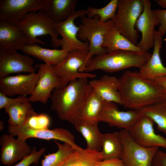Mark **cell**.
<instances>
[{
    "mask_svg": "<svg viewBox=\"0 0 166 166\" xmlns=\"http://www.w3.org/2000/svg\"><path fill=\"white\" fill-rule=\"evenodd\" d=\"M29 99L10 105L4 109L9 116L8 125L20 126L24 125L34 112Z\"/></svg>",
    "mask_w": 166,
    "mask_h": 166,
    "instance_id": "cell-25",
    "label": "cell"
},
{
    "mask_svg": "<svg viewBox=\"0 0 166 166\" xmlns=\"http://www.w3.org/2000/svg\"><path fill=\"white\" fill-rule=\"evenodd\" d=\"M160 102L166 107V92H165L161 97Z\"/></svg>",
    "mask_w": 166,
    "mask_h": 166,
    "instance_id": "cell-41",
    "label": "cell"
},
{
    "mask_svg": "<svg viewBox=\"0 0 166 166\" xmlns=\"http://www.w3.org/2000/svg\"><path fill=\"white\" fill-rule=\"evenodd\" d=\"M160 23L158 31L162 36L166 33V9H157L153 10Z\"/></svg>",
    "mask_w": 166,
    "mask_h": 166,
    "instance_id": "cell-36",
    "label": "cell"
},
{
    "mask_svg": "<svg viewBox=\"0 0 166 166\" xmlns=\"http://www.w3.org/2000/svg\"><path fill=\"white\" fill-rule=\"evenodd\" d=\"M4 128V123L3 121L1 120L0 121V131L3 130Z\"/></svg>",
    "mask_w": 166,
    "mask_h": 166,
    "instance_id": "cell-42",
    "label": "cell"
},
{
    "mask_svg": "<svg viewBox=\"0 0 166 166\" xmlns=\"http://www.w3.org/2000/svg\"><path fill=\"white\" fill-rule=\"evenodd\" d=\"M50 123L48 115L44 113L38 114L34 112L24 125L35 129H49Z\"/></svg>",
    "mask_w": 166,
    "mask_h": 166,
    "instance_id": "cell-33",
    "label": "cell"
},
{
    "mask_svg": "<svg viewBox=\"0 0 166 166\" xmlns=\"http://www.w3.org/2000/svg\"><path fill=\"white\" fill-rule=\"evenodd\" d=\"M102 160L100 152L82 148L74 150L61 166H96Z\"/></svg>",
    "mask_w": 166,
    "mask_h": 166,
    "instance_id": "cell-29",
    "label": "cell"
},
{
    "mask_svg": "<svg viewBox=\"0 0 166 166\" xmlns=\"http://www.w3.org/2000/svg\"><path fill=\"white\" fill-rule=\"evenodd\" d=\"M54 141L58 147L57 151L45 155L41 161L42 166H61L75 150L67 143L61 144L56 140Z\"/></svg>",
    "mask_w": 166,
    "mask_h": 166,
    "instance_id": "cell-30",
    "label": "cell"
},
{
    "mask_svg": "<svg viewBox=\"0 0 166 166\" xmlns=\"http://www.w3.org/2000/svg\"><path fill=\"white\" fill-rule=\"evenodd\" d=\"M77 0H48L43 10L56 23L66 20L76 11Z\"/></svg>",
    "mask_w": 166,
    "mask_h": 166,
    "instance_id": "cell-23",
    "label": "cell"
},
{
    "mask_svg": "<svg viewBox=\"0 0 166 166\" xmlns=\"http://www.w3.org/2000/svg\"><path fill=\"white\" fill-rule=\"evenodd\" d=\"M56 23L51 19L43 10L32 11L26 14L16 25L22 30L27 39V44L36 43L45 45L37 38L38 36L49 35L51 37L52 46H60L59 34Z\"/></svg>",
    "mask_w": 166,
    "mask_h": 166,
    "instance_id": "cell-4",
    "label": "cell"
},
{
    "mask_svg": "<svg viewBox=\"0 0 166 166\" xmlns=\"http://www.w3.org/2000/svg\"><path fill=\"white\" fill-rule=\"evenodd\" d=\"M88 52L77 50L68 52L59 64L53 65L55 74L61 80L60 88L66 86L71 81L80 78H93L95 74L81 73L86 66Z\"/></svg>",
    "mask_w": 166,
    "mask_h": 166,
    "instance_id": "cell-7",
    "label": "cell"
},
{
    "mask_svg": "<svg viewBox=\"0 0 166 166\" xmlns=\"http://www.w3.org/2000/svg\"><path fill=\"white\" fill-rule=\"evenodd\" d=\"M142 115L139 111H120L115 103L105 101L100 121L110 126L129 131Z\"/></svg>",
    "mask_w": 166,
    "mask_h": 166,
    "instance_id": "cell-14",
    "label": "cell"
},
{
    "mask_svg": "<svg viewBox=\"0 0 166 166\" xmlns=\"http://www.w3.org/2000/svg\"><path fill=\"white\" fill-rule=\"evenodd\" d=\"M151 55L148 52L115 50L93 57L81 72L100 69L112 73L132 67L140 69Z\"/></svg>",
    "mask_w": 166,
    "mask_h": 166,
    "instance_id": "cell-3",
    "label": "cell"
},
{
    "mask_svg": "<svg viewBox=\"0 0 166 166\" xmlns=\"http://www.w3.org/2000/svg\"><path fill=\"white\" fill-rule=\"evenodd\" d=\"M118 2L119 0H111L105 6L100 8L89 6L86 9L87 17L93 18L97 16L100 21L103 22L112 20L116 15Z\"/></svg>",
    "mask_w": 166,
    "mask_h": 166,
    "instance_id": "cell-32",
    "label": "cell"
},
{
    "mask_svg": "<svg viewBox=\"0 0 166 166\" xmlns=\"http://www.w3.org/2000/svg\"><path fill=\"white\" fill-rule=\"evenodd\" d=\"M45 151L44 147L41 148L37 151L36 148H33L31 153L21 160V161L13 166H29L32 164H37L39 160Z\"/></svg>",
    "mask_w": 166,
    "mask_h": 166,
    "instance_id": "cell-34",
    "label": "cell"
},
{
    "mask_svg": "<svg viewBox=\"0 0 166 166\" xmlns=\"http://www.w3.org/2000/svg\"><path fill=\"white\" fill-rule=\"evenodd\" d=\"M154 123L151 118L142 115L128 131L133 140L142 146L161 147L166 149V138L155 133Z\"/></svg>",
    "mask_w": 166,
    "mask_h": 166,
    "instance_id": "cell-13",
    "label": "cell"
},
{
    "mask_svg": "<svg viewBox=\"0 0 166 166\" xmlns=\"http://www.w3.org/2000/svg\"><path fill=\"white\" fill-rule=\"evenodd\" d=\"M143 11L138 19L135 27L141 33L142 37L137 46L142 50L148 52L154 47V28L160 25L159 19L151 8V3L149 0H143Z\"/></svg>",
    "mask_w": 166,
    "mask_h": 166,
    "instance_id": "cell-16",
    "label": "cell"
},
{
    "mask_svg": "<svg viewBox=\"0 0 166 166\" xmlns=\"http://www.w3.org/2000/svg\"><path fill=\"white\" fill-rule=\"evenodd\" d=\"M123 149L119 132L102 134V149L100 152L102 160L120 158Z\"/></svg>",
    "mask_w": 166,
    "mask_h": 166,
    "instance_id": "cell-28",
    "label": "cell"
},
{
    "mask_svg": "<svg viewBox=\"0 0 166 166\" xmlns=\"http://www.w3.org/2000/svg\"><path fill=\"white\" fill-rule=\"evenodd\" d=\"M151 80L166 92V75L157 77Z\"/></svg>",
    "mask_w": 166,
    "mask_h": 166,
    "instance_id": "cell-39",
    "label": "cell"
},
{
    "mask_svg": "<svg viewBox=\"0 0 166 166\" xmlns=\"http://www.w3.org/2000/svg\"><path fill=\"white\" fill-rule=\"evenodd\" d=\"M1 146L0 161L3 164L10 165L21 160L30 154L31 149L26 141L15 139L10 134H4L0 137Z\"/></svg>",
    "mask_w": 166,
    "mask_h": 166,
    "instance_id": "cell-18",
    "label": "cell"
},
{
    "mask_svg": "<svg viewBox=\"0 0 166 166\" xmlns=\"http://www.w3.org/2000/svg\"><path fill=\"white\" fill-rule=\"evenodd\" d=\"M103 46L107 53L117 50L143 51L124 36L114 27L106 33Z\"/></svg>",
    "mask_w": 166,
    "mask_h": 166,
    "instance_id": "cell-26",
    "label": "cell"
},
{
    "mask_svg": "<svg viewBox=\"0 0 166 166\" xmlns=\"http://www.w3.org/2000/svg\"><path fill=\"white\" fill-rule=\"evenodd\" d=\"M80 18L78 38L82 42L87 41L89 42L86 66L94 55L99 56L107 53L103 46L104 38L107 32L114 27V25L112 20L103 22L100 21L97 16L90 18L84 15Z\"/></svg>",
    "mask_w": 166,
    "mask_h": 166,
    "instance_id": "cell-5",
    "label": "cell"
},
{
    "mask_svg": "<svg viewBox=\"0 0 166 166\" xmlns=\"http://www.w3.org/2000/svg\"><path fill=\"white\" fill-rule=\"evenodd\" d=\"M91 88L104 101L123 105L118 91V79L113 76L105 75L98 79L89 82Z\"/></svg>",
    "mask_w": 166,
    "mask_h": 166,
    "instance_id": "cell-19",
    "label": "cell"
},
{
    "mask_svg": "<svg viewBox=\"0 0 166 166\" xmlns=\"http://www.w3.org/2000/svg\"><path fill=\"white\" fill-rule=\"evenodd\" d=\"M156 1L157 4L162 8H166V0H158Z\"/></svg>",
    "mask_w": 166,
    "mask_h": 166,
    "instance_id": "cell-40",
    "label": "cell"
},
{
    "mask_svg": "<svg viewBox=\"0 0 166 166\" xmlns=\"http://www.w3.org/2000/svg\"><path fill=\"white\" fill-rule=\"evenodd\" d=\"M76 130L84 137L86 142V148L100 152L102 149V133L98 124H89L79 120L74 125Z\"/></svg>",
    "mask_w": 166,
    "mask_h": 166,
    "instance_id": "cell-27",
    "label": "cell"
},
{
    "mask_svg": "<svg viewBox=\"0 0 166 166\" xmlns=\"http://www.w3.org/2000/svg\"><path fill=\"white\" fill-rule=\"evenodd\" d=\"M34 60L12 49H0V78L10 74L35 73Z\"/></svg>",
    "mask_w": 166,
    "mask_h": 166,
    "instance_id": "cell-15",
    "label": "cell"
},
{
    "mask_svg": "<svg viewBox=\"0 0 166 166\" xmlns=\"http://www.w3.org/2000/svg\"><path fill=\"white\" fill-rule=\"evenodd\" d=\"M118 91L125 108L139 111L160 102L166 92L152 81L143 77L138 71H125L118 78Z\"/></svg>",
    "mask_w": 166,
    "mask_h": 166,
    "instance_id": "cell-1",
    "label": "cell"
},
{
    "mask_svg": "<svg viewBox=\"0 0 166 166\" xmlns=\"http://www.w3.org/2000/svg\"><path fill=\"white\" fill-rule=\"evenodd\" d=\"M155 123L158 129L166 135V107L159 102L144 107L139 111Z\"/></svg>",
    "mask_w": 166,
    "mask_h": 166,
    "instance_id": "cell-31",
    "label": "cell"
},
{
    "mask_svg": "<svg viewBox=\"0 0 166 166\" xmlns=\"http://www.w3.org/2000/svg\"><path fill=\"white\" fill-rule=\"evenodd\" d=\"M26 44V37L17 26L0 21V49L17 51Z\"/></svg>",
    "mask_w": 166,
    "mask_h": 166,
    "instance_id": "cell-21",
    "label": "cell"
},
{
    "mask_svg": "<svg viewBox=\"0 0 166 166\" xmlns=\"http://www.w3.org/2000/svg\"><path fill=\"white\" fill-rule=\"evenodd\" d=\"M8 131L9 134L25 140L30 138H35L49 140H58L71 145L75 150L82 148L75 143L74 135L69 130L63 128L35 129L23 125L20 126L8 125Z\"/></svg>",
    "mask_w": 166,
    "mask_h": 166,
    "instance_id": "cell-10",
    "label": "cell"
},
{
    "mask_svg": "<svg viewBox=\"0 0 166 166\" xmlns=\"http://www.w3.org/2000/svg\"><path fill=\"white\" fill-rule=\"evenodd\" d=\"M123 149L120 159L124 166H152L153 159L159 148H146L137 143L128 130L119 131Z\"/></svg>",
    "mask_w": 166,
    "mask_h": 166,
    "instance_id": "cell-8",
    "label": "cell"
},
{
    "mask_svg": "<svg viewBox=\"0 0 166 166\" xmlns=\"http://www.w3.org/2000/svg\"><path fill=\"white\" fill-rule=\"evenodd\" d=\"M105 101L92 89L80 114L79 120L87 123L98 124Z\"/></svg>",
    "mask_w": 166,
    "mask_h": 166,
    "instance_id": "cell-24",
    "label": "cell"
},
{
    "mask_svg": "<svg viewBox=\"0 0 166 166\" xmlns=\"http://www.w3.org/2000/svg\"><path fill=\"white\" fill-rule=\"evenodd\" d=\"M39 76L38 72L0 78V93L7 96L30 95Z\"/></svg>",
    "mask_w": 166,
    "mask_h": 166,
    "instance_id": "cell-17",
    "label": "cell"
},
{
    "mask_svg": "<svg viewBox=\"0 0 166 166\" xmlns=\"http://www.w3.org/2000/svg\"><path fill=\"white\" fill-rule=\"evenodd\" d=\"M48 0H0V21L16 25L27 13L43 10Z\"/></svg>",
    "mask_w": 166,
    "mask_h": 166,
    "instance_id": "cell-11",
    "label": "cell"
},
{
    "mask_svg": "<svg viewBox=\"0 0 166 166\" xmlns=\"http://www.w3.org/2000/svg\"><path fill=\"white\" fill-rule=\"evenodd\" d=\"M162 36L158 31L154 32V44L152 54L139 72L144 77L152 80L158 77L166 75V67L163 65L160 55L162 45Z\"/></svg>",
    "mask_w": 166,
    "mask_h": 166,
    "instance_id": "cell-20",
    "label": "cell"
},
{
    "mask_svg": "<svg viewBox=\"0 0 166 166\" xmlns=\"http://www.w3.org/2000/svg\"><path fill=\"white\" fill-rule=\"evenodd\" d=\"M87 14L86 10H76L66 20L56 23L57 31L62 37L59 42L62 49L68 53L77 50L88 52L89 42L87 41L82 42L78 38L77 34L79 28L74 22L77 18Z\"/></svg>",
    "mask_w": 166,
    "mask_h": 166,
    "instance_id": "cell-9",
    "label": "cell"
},
{
    "mask_svg": "<svg viewBox=\"0 0 166 166\" xmlns=\"http://www.w3.org/2000/svg\"><path fill=\"white\" fill-rule=\"evenodd\" d=\"M96 166H124V165L121 160L117 158L101 160Z\"/></svg>",
    "mask_w": 166,
    "mask_h": 166,
    "instance_id": "cell-38",
    "label": "cell"
},
{
    "mask_svg": "<svg viewBox=\"0 0 166 166\" xmlns=\"http://www.w3.org/2000/svg\"><path fill=\"white\" fill-rule=\"evenodd\" d=\"M144 8L143 0H119L116 15L112 20L114 27L136 45L138 38L136 24Z\"/></svg>",
    "mask_w": 166,
    "mask_h": 166,
    "instance_id": "cell-6",
    "label": "cell"
},
{
    "mask_svg": "<svg viewBox=\"0 0 166 166\" xmlns=\"http://www.w3.org/2000/svg\"><path fill=\"white\" fill-rule=\"evenodd\" d=\"M92 90L87 78H80L70 82L63 88H56L50 98L51 109L61 120L73 125L79 119L80 114Z\"/></svg>",
    "mask_w": 166,
    "mask_h": 166,
    "instance_id": "cell-2",
    "label": "cell"
},
{
    "mask_svg": "<svg viewBox=\"0 0 166 166\" xmlns=\"http://www.w3.org/2000/svg\"><path fill=\"white\" fill-rule=\"evenodd\" d=\"M28 99L29 98L26 96H19L16 98H11L0 93V109H4L10 105Z\"/></svg>",
    "mask_w": 166,
    "mask_h": 166,
    "instance_id": "cell-35",
    "label": "cell"
},
{
    "mask_svg": "<svg viewBox=\"0 0 166 166\" xmlns=\"http://www.w3.org/2000/svg\"><path fill=\"white\" fill-rule=\"evenodd\" d=\"M38 67L39 76L29 99L31 102L45 104L53 90L60 88L61 80L54 73L52 65L45 63L39 65Z\"/></svg>",
    "mask_w": 166,
    "mask_h": 166,
    "instance_id": "cell-12",
    "label": "cell"
},
{
    "mask_svg": "<svg viewBox=\"0 0 166 166\" xmlns=\"http://www.w3.org/2000/svg\"><path fill=\"white\" fill-rule=\"evenodd\" d=\"M152 166H166V152L157 151L154 156Z\"/></svg>",
    "mask_w": 166,
    "mask_h": 166,
    "instance_id": "cell-37",
    "label": "cell"
},
{
    "mask_svg": "<svg viewBox=\"0 0 166 166\" xmlns=\"http://www.w3.org/2000/svg\"><path fill=\"white\" fill-rule=\"evenodd\" d=\"M19 50L28 55L44 61L46 64L52 66L60 63L68 53L62 49L44 48L37 44H26L21 48Z\"/></svg>",
    "mask_w": 166,
    "mask_h": 166,
    "instance_id": "cell-22",
    "label": "cell"
}]
</instances>
